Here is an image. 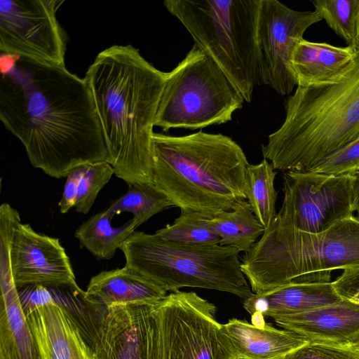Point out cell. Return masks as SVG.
Segmentation results:
<instances>
[{
    "instance_id": "cell-26",
    "label": "cell",
    "mask_w": 359,
    "mask_h": 359,
    "mask_svg": "<svg viewBox=\"0 0 359 359\" xmlns=\"http://www.w3.org/2000/svg\"><path fill=\"white\" fill-rule=\"evenodd\" d=\"M311 3L323 20L348 44L359 45V0H314Z\"/></svg>"
},
{
    "instance_id": "cell-29",
    "label": "cell",
    "mask_w": 359,
    "mask_h": 359,
    "mask_svg": "<svg viewBox=\"0 0 359 359\" xmlns=\"http://www.w3.org/2000/svg\"><path fill=\"white\" fill-rule=\"evenodd\" d=\"M359 168V136L307 170L325 175H340Z\"/></svg>"
},
{
    "instance_id": "cell-15",
    "label": "cell",
    "mask_w": 359,
    "mask_h": 359,
    "mask_svg": "<svg viewBox=\"0 0 359 359\" xmlns=\"http://www.w3.org/2000/svg\"><path fill=\"white\" fill-rule=\"evenodd\" d=\"M54 297L46 303L22 306L43 359H95L78 323Z\"/></svg>"
},
{
    "instance_id": "cell-33",
    "label": "cell",
    "mask_w": 359,
    "mask_h": 359,
    "mask_svg": "<svg viewBox=\"0 0 359 359\" xmlns=\"http://www.w3.org/2000/svg\"><path fill=\"white\" fill-rule=\"evenodd\" d=\"M20 55L15 53H2L0 55V72L4 74L10 72L20 60Z\"/></svg>"
},
{
    "instance_id": "cell-36",
    "label": "cell",
    "mask_w": 359,
    "mask_h": 359,
    "mask_svg": "<svg viewBox=\"0 0 359 359\" xmlns=\"http://www.w3.org/2000/svg\"><path fill=\"white\" fill-rule=\"evenodd\" d=\"M356 50H357L358 53L359 54V48H358Z\"/></svg>"
},
{
    "instance_id": "cell-18",
    "label": "cell",
    "mask_w": 359,
    "mask_h": 359,
    "mask_svg": "<svg viewBox=\"0 0 359 359\" xmlns=\"http://www.w3.org/2000/svg\"><path fill=\"white\" fill-rule=\"evenodd\" d=\"M238 359H278L309 341L297 333L266 325L258 328L245 320L232 318L222 324Z\"/></svg>"
},
{
    "instance_id": "cell-22",
    "label": "cell",
    "mask_w": 359,
    "mask_h": 359,
    "mask_svg": "<svg viewBox=\"0 0 359 359\" xmlns=\"http://www.w3.org/2000/svg\"><path fill=\"white\" fill-rule=\"evenodd\" d=\"M113 217L105 210L90 217L75 231V237L81 245L97 259L114 257L116 250L137 228L132 219L121 226H114Z\"/></svg>"
},
{
    "instance_id": "cell-12",
    "label": "cell",
    "mask_w": 359,
    "mask_h": 359,
    "mask_svg": "<svg viewBox=\"0 0 359 359\" xmlns=\"http://www.w3.org/2000/svg\"><path fill=\"white\" fill-rule=\"evenodd\" d=\"M323 20L314 11L293 10L277 0H261L257 26L260 85L282 95L297 86L289 61L295 44L306 30Z\"/></svg>"
},
{
    "instance_id": "cell-25",
    "label": "cell",
    "mask_w": 359,
    "mask_h": 359,
    "mask_svg": "<svg viewBox=\"0 0 359 359\" xmlns=\"http://www.w3.org/2000/svg\"><path fill=\"white\" fill-rule=\"evenodd\" d=\"M172 207V202L154 183H136L128 185V191L106 210L113 217L124 212L132 213V219L138 227L155 215Z\"/></svg>"
},
{
    "instance_id": "cell-9",
    "label": "cell",
    "mask_w": 359,
    "mask_h": 359,
    "mask_svg": "<svg viewBox=\"0 0 359 359\" xmlns=\"http://www.w3.org/2000/svg\"><path fill=\"white\" fill-rule=\"evenodd\" d=\"M216 313L194 292H170L157 302L159 359H238Z\"/></svg>"
},
{
    "instance_id": "cell-5",
    "label": "cell",
    "mask_w": 359,
    "mask_h": 359,
    "mask_svg": "<svg viewBox=\"0 0 359 359\" xmlns=\"http://www.w3.org/2000/svg\"><path fill=\"white\" fill-rule=\"evenodd\" d=\"M241 262L255 294L292 282H330L334 270L359 268V219L352 216L318 233L271 222Z\"/></svg>"
},
{
    "instance_id": "cell-35",
    "label": "cell",
    "mask_w": 359,
    "mask_h": 359,
    "mask_svg": "<svg viewBox=\"0 0 359 359\" xmlns=\"http://www.w3.org/2000/svg\"><path fill=\"white\" fill-rule=\"evenodd\" d=\"M251 324L258 328H264L267 324L264 316L260 312H255L251 315Z\"/></svg>"
},
{
    "instance_id": "cell-28",
    "label": "cell",
    "mask_w": 359,
    "mask_h": 359,
    "mask_svg": "<svg viewBox=\"0 0 359 359\" xmlns=\"http://www.w3.org/2000/svg\"><path fill=\"white\" fill-rule=\"evenodd\" d=\"M114 174L112 166L107 161L88 164L78 185L76 210L87 214L101 189Z\"/></svg>"
},
{
    "instance_id": "cell-38",
    "label": "cell",
    "mask_w": 359,
    "mask_h": 359,
    "mask_svg": "<svg viewBox=\"0 0 359 359\" xmlns=\"http://www.w3.org/2000/svg\"></svg>"
},
{
    "instance_id": "cell-3",
    "label": "cell",
    "mask_w": 359,
    "mask_h": 359,
    "mask_svg": "<svg viewBox=\"0 0 359 359\" xmlns=\"http://www.w3.org/2000/svg\"><path fill=\"white\" fill-rule=\"evenodd\" d=\"M151 154L153 183L181 212L211 219L246 200L250 163L229 136L203 131L183 136L154 133Z\"/></svg>"
},
{
    "instance_id": "cell-27",
    "label": "cell",
    "mask_w": 359,
    "mask_h": 359,
    "mask_svg": "<svg viewBox=\"0 0 359 359\" xmlns=\"http://www.w3.org/2000/svg\"><path fill=\"white\" fill-rule=\"evenodd\" d=\"M155 233L170 241L193 245H212L221 243L210 219L192 211L181 212L172 224L157 230Z\"/></svg>"
},
{
    "instance_id": "cell-21",
    "label": "cell",
    "mask_w": 359,
    "mask_h": 359,
    "mask_svg": "<svg viewBox=\"0 0 359 359\" xmlns=\"http://www.w3.org/2000/svg\"><path fill=\"white\" fill-rule=\"evenodd\" d=\"M267 304L264 316L296 315L337 302L341 298L332 282L289 283L261 294Z\"/></svg>"
},
{
    "instance_id": "cell-11",
    "label": "cell",
    "mask_w": 359,
    "mask_h": 359,
    "mask_svg": "<svg viewBox=\"0 0 359 359\" xmlns=\"http://www.w3.org/2000/svg\"><path fill=\"white\" fill-rule=\"evenodd\" d=\"M64 0H1L0 50L65 65L67 34L56 18Z\"/></svg>"
},
{
    "instance_id": "cell-13",
    "label": "cell",
    "mask_w": 359,
    "mask_h": 359,
    "mask_svg": "<svg viewBox=\"0 0 359 359\" xmlns=\"http://www.w3.org/2000/svg\"><path fill=\"white\" fill-rule=\"evenodd\" d=\"M156 304L95 308L89 343L95 359H159Z\"/></svg>"
},
{
    "instance_id": "cell-4",
    "label": "cell",
    "mask_w": 359,
    "mask_h": 359,
    "mask_svg": "<svg viewBox=\"0 0 359 359\" xmlns=\"http://www.w3.org/2000/svg\"><path fill=\"white\" fill-rule=\"evenodd\" d=\"M281 126L262 146L274 170L307 171L359 136V54L327 81L297 86Z\"/></svg>"
},
{
    "instance_id": "cell-31",
    "label": "cell",
    "mask_w": 359,
    "mask_h": 359,
    "mask_svg": "<svg viewBox=\"0 0 359 359\" xmlns=\"http://www.w3.org/2000/svg\"><path fill=\"white\" fill-rule=\"evenodd\" d=\"M332 284L341 299L359 304V268L344 270Z\"/></svg>"
},
{
    "instance_id": "cell-17",
    "label": "cell",
    "mask_w": 359,
    "mask_h": 359,
    "mask_svg": "<svg viewBox=\"0 0 359 359\" xmlns=\"http://www.w3.org/2000/svg\"><path fill=\"white\" fill-rule=\"evenodd\" d=\"M168 292L127 266L104 271L93 276L84 299L92 306L155 304Z\"/></svg>"
},
{
    "instance_id": "cell-20",
    "label": "cell",
    "mask_w": 359,
    "mask_h": 359,
    "mask_svg": "<svg viewBox=\"0 0 359 359\" xmlns=\"http://www.w3.org/2000/svg\"><path fill=\"white\" fill-rule=\"evenodd\" d=\"M0 285V359H43L14 282Z\"/></svg>"
},
{
    "instance_id": "cell-32",
    "label": "cell",
    "mask_w": 359,
    "mask_h": 359,
    "mask_svg": "<svg viewBox=\"0 0 359 359\" xmlns=\"http://www.w3.org/2000/svg\"><path fill=\"white\" fill-rule=\"evenodd\" d=\"M86 165L73 168L67 175L62 198L58 203L61 213H67L75 207L79 182L84 173Z\"/></svg>"
},
{
    "instance_id": "cell-37",
    "label": "cell",
    "mask_w": 359,
    "mask_h": 359,
    "mask_svg": "<svg viewBox=\"0 0 359 359\" xmlns=\"http://www.w3.org/2000/svg\"><path fill=\"white\" fill-rule=\"evenodd\" d=\"M358 48H359V45H358ZM358 48H357V49H358Z\"/></svg>"
},
{
    "instance_id": "cell-16",
    "label": "cell",
    "mask_w": 359,
    "mask_h": 359,
    "mask_svg": "<svg viewBox=\"0 0 359 359\" xmlns=\"http://www.w3.org/2000/svg\"><path fill=\"white\" fill-rule=\"evenodd\" d=\"M273 320L281 328L294 332L310 342L359 348V304L346 299Z\"/></svg>"
},
{
    "instance_id": "cell-10",
    "label": "cell",
    "mask_w": 359,
    "mask_h": 359,
    "mask_svg": "<svg viewBox=\"0 0 359 359\" xmlns=\"http://www.w3.org/2000/svg\"><path fill=\"white\" fill-rule=\"evenodd\" d=\"M283 191L282 206L272 222L280 226L318 233L353 216L349 173L334 176L287 171Z\"/></svg>"
},
{
    "instance_id": "cell-2",
    "label": "cell",
    "mask_w": 359,
    "mask_h": 359,
    "mask_svg": "<svg viewBox=\"0 0 359 359\" xmlns=\"http://www.w3.org/2000/svg\"><path fill=\"white\" fill-rule=\"evenodd\" d=\"M167 76L132 45L103 50L86 72L107 162L128 185L153 183L151 137Z\"/></svg>"
},
{
    "instance_id": "cell-1",
    "label": "cell",
    "mask_w": 359,
    "mask_h": 359,
    "mask_svg": "<svg viewBox=\"0 0 359 359\" xmlns=\"http://www.w3.org/2000/svg\"><path fill=\"white\" fill-rule=\"evenodd\" d=\"M0 120L32 165L52 177L108 160L88 84L65 65L21 56L1 76Z\"/></svg>"
},
{
    "instance_id": "cell-24",
    "label": "cell",
    "mask_w": 359,
    "mask_h": 359,
    "mask_svg": "<svg viewBox=\"0 0 359 359\" xmlns=\"http://www.w3.org/2000/svg\"><path fill=\"white\" fill-rule=\"evenodd\" d=\"M277 172L266 159L258 164H249L245 172V194L252 210L267 229L277 212L276 203L278 191L274 187Z\"/></svg>"
},
{
    "instance_id": "cell-23",
    "label": "cell",
    "mask_w": 359,
    "mask_h": 359,
    "mask_svg": "<svg viewBox=\"0 0 359 359\" xmlns=\"http://www.w3.org/2000/svg\"><path fill=\"white\" fill-rule=\"evenodd\" d=\"M210 222L221 239L220 245L232 246L245 253L265 231L246 200H241L232 211L217 214Z\"/></svg>"
},
{
    "instance_id": "cell-19",
    "label": "cell",
    "mask_w": 359,
    "mask_h": 359,
    "mask_svg": "<svg viewBox=\"0 0 359 359\" xmlns=\"http://www.w3.org/2000/svg\"><path fill=\"white\" fill-rule=\"evenodd\" d=\"M350 46L298 41L290 57L289 67L297 86H307L331 79L342 72L358 55Z\"/></svg>"
},
{
    "instance_id": "cell-34",
    "label": "cell",
    "mask_w": 359,
    "mask_h": 359,
    "mask_svg": "<svg viewBox=\"0 0 359 359\" xmlns=\"http://www.w3.org/2000/svg\"><path fill=\"white\" fill-rule=\"evenodd\" d=\"M351 177V187L353 194V210L358 213L359 219V169L349 173Z\"/></svg>"
},
{
    "instance_id": "cell-6",
    "label": "cell",
    "mask_w": 359,
    "mask_h": 359,
    "mask_svg": "<svg viewBox=\"0 0 359 359\" xmlns=\"http://www.w3.org/2000/svg\"><path fill=\"white\" fill-rule=\"evenodd\" d=\"M261 0H165L163 5L236 86L246 102L260 85L257 26Z\"/></svg>"
},
{
    "instance_id": "cell-8",
    "label": "cell",
    "mask_w": 359,
    "mask_h": 359,
    "mask_svg": "<svg viewBox=\"0 0 359 359\" xmlns=\"http://www.w3.org/2000/svg\"><path fill=\"white\" fill-rule=\"evenodd\" d=\"M167 73L154 121L163 131L227 123L245 102L223 70L196 44Z\"/></svg>"
},
{
    "instance_id": "cell-30",
    "label": "cell",
    "mask_w": 359,
    "mask_h": 359,
    "mask_svg": "<svg viewBox=\"0 0 359 359\" xmlns=\"http://www.w3.org/2000/svg\"><path fill=\"white\" fill-rule=\"evenodd\" d=\"M278 359H359V348L309 341Z\"/></svg>"
},
{
    "instance_id": "cell-7",
    "label": "cell",
    "mask_w": 359,
    "mask_h": 359,
    "mask_svg": "<svg viewBox=\"0 0 359 359\" xmlns=\"http://www.w3.org/2000/svg\"><path fill=\"white\" fill-rule=\"evenodd\" d=\"M119 249L126 266L166 292L198 287L243 300L254 294L241 270V252L232 246L187 245L135 231Z\"/></svg>"
},
{
    "instance_id": "cell-14",
    "label": "cell",
    "mask_w": 359,
    "mask_h": 359,
    "mask_svg": "<svg viewBox=\"0 0 359 359\" xmlns=\"http://www.w3.org/2000/svg\"><path fill=\"white\" fill-rule=\"evenodd\" d=\"M10 256L17 288L78 286L69 258L59 239L36 232L29 224L21 222L15 227Z\"/></svg>"
}]
</instances>
